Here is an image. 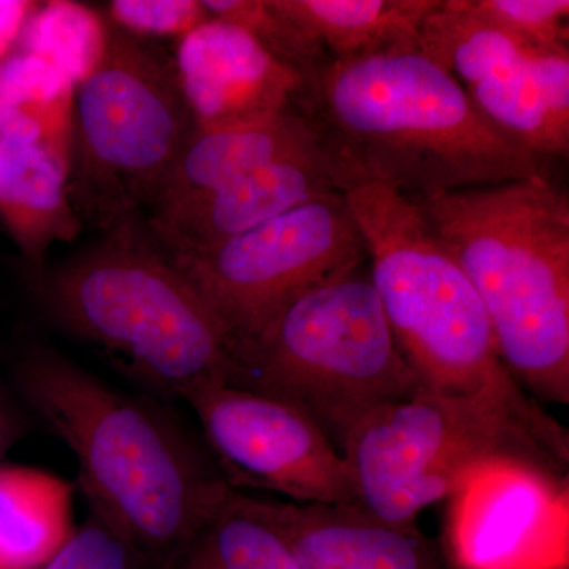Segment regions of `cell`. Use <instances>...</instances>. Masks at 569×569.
I'll use <instances>...</instances> for the list:
<instances>
[{
    "label": "cell",
    "mask_w": 569,
    "mask_h": 569,
    "mask_svg": "<svg viewBox=\"0 0 569 569\" xmlns=\"http://www.w3.org/2000/svg\"><path fill=\"white\" fill-rule=\"evenodd\" d=\"M32 7V2L24 0H0V59L20 36Z\"/></svg>",
    "instance_id": "cell-27"
},
{
    "label": "cell",
    "mask_w": 569,
    "mask_h": 569,
    "mask_svg": "<svg viewBox=\"0 0 569 569\" xmlns=\"http://www.w3.org/2000/svg\"><path fill=\"white\" fill-rule=\"evenodd\" d=\"M69 173V157L51 146L0 138V219L29 260L80 233Z\"/></svg>",
    "instance_id": "cell-17"
},
{
    "label": "cell",
    "mask_w": 569,
    "mask_h": 569,
    "mask_svg": "<svg viewBox=\"0 0 569 569\" xmlns=\"http://www.w3.org/2000/svg\"><path fill=\"white\" fill-rule=\"evenodd\" d=\"M323 134L301 108L222 129H197L183 146L149 213L209 192L282 157L325 146Z\"/></svg>",
    "instance_id": "cell-16"
},
{
    "label": "cell",
    "mask_w": 569,
    "mask_h": 569,
    "mask_svg": "<svg viewBox=\"0 0 569 569\" xmlns=\"http://www.w3.org/2000/svg\"><path fill=\"white\" fill-rule=\"evenodd\" d=\"M233 361L231 387L301 411L339 452L367 415L421 389L365 266L299 296Z\"/></svg>",
    "instance_id": "cell-6"
},
{
    "label": "cell",
    "mask_w": 569,
    "mask_h": 569,
    "mask_svg": "<svg viewBox=\"0 0 569 569\" xmlns=\"http://www.w3.org/2000/svg\"><path fill=\"white\" fill-rule=\"evenodd\" d=\"M449 568V567H448ZM449 569H452V568H449Z\"/></svg>",
    "instance_id": "cell-30"
},
{
    "label": "cell",
    "mask_w": 569,
    "mask_h": 569,
    "mask_svg": "<svg viewBox=\"0 0 569 569\" xmlns=\"http://www.w3.org/2000/svg\"><path fill=\"white\" fill-rule=\"evenodd\" d=\"M326 59L419 50L426 18L440 0H269Z\"/></svg>",
    "instance_id": "cell-18"
},
{
    "label": "cell",
    "mask_w": 569,
    "mask_h": 569,
    "mask_svg": "<svg viewBox=\"0 0 569 569\" xmlns=\"http://www.w3.org/2000/svg\"><path fill=\"white\" fill-rule=\"evenodd\" d=\"M186 402L231 488L272 490L295 503L355 505L342 452L301 411L231 385L200 389Z\"/></svg>",
    "instance_id": "cell-11"
},
{
    "label": "cell",
    "mask_w": 569,
    "mask_h": 569,
    "mask_svg": "<svg viewBox=\"0 0 569 569\" xmlns=\"http://www.w3.org/2000/svg\"><path fill=\"white\" fill-rule=\"evenodd\" d=\"M468 10L527 47L569 51L568 0H466Z\"/></svg>",
    "instance_id": "cell-24"
},
{
    "label": "cell",
    "mask_w": 569,
    "mask_h": 569,
    "mask_svg": "<svg viewBox=\"0 0 569 569\" xmlns=\"http://www.w3.org/2000/svg\"><path fill=\"white\" fill-rule=\"evenodd\" d=\"M201 539L233 569H302L282 538L242 505L233 489Z\"/></svg>",
    "instance_id": "cell-22"
},
{
    "label": "cell",
    "mask_w": 569,
    "mask_h": 569,
    "mask_svg": "<svg viewBox=\"0 0 569 569\" xmlns=\"http://www.w3.org/2000/svg\"><path fill=\"white\" fill-rule=\"evenodd\" d=\"M17 378L29 406L77 458L92 511L152 569H179L233 490L227 478L162 411L51 348L22 356Z\"/></svg>",
    "instance_id": "cell-2"
},
{
    "label": "cell",
    "mask_w": 569,
    "mask_h": 569,
    "mask_svg": "<svg viewBox=\"0 0 569 569\" xmlns=\"http://www.w3.org/2000/svg\"><path fill=\"white\" fill-rule=\"evenodd\" d=\"M179 569H233L224 565L216 553L209 549L203 539L198 538L194 542L193 548L187 553Z\"/></svg>",
    "instance_id": "cell-28"
},
{
    "label": "cell",
    "mask_w": 569,
    "mask_h": 569,
    "mask_svg": "<svg viewBox=\"0 0 569 569\" xmlns=\"http://www.w3.org/2000/svg\"><path fill=\"white\" fill-rule=\"evenodd\" d=\"M342 193L389 328L421 388L542 411L501 362L477 290L417 203L362 178Z\"/></svg>",
    "instance_id": "cell-5"
},
{
    "label": "cell",
    "mask_w": 569,
    "mask_h": 569,
    "mask_svg": "<svg viewBox=\"0 0 569 569\" xmlns=\"http://www.w3.org/2000/svg\"><path fill=\"white\" fill-rule=\"evenodd\" d=\"M413 203L477 290L516 383L568 403V193L538 174Z\"/></svg>",
    "instance_id": "cell-3"
},
{
    "label": "cell",
    "mask_w": 569,
    "mask_h": 569,
    "mask_svg": "<svg viewBox=\"0 0 569 569\" xmlns=\"http://www.w3.org/2000/svg\"><path fill=\"white\" fill-rule=\"evenodd\" d=\"M110 11L123 28L153 36H187L211 20L197 0H114Z\"/></svg>",
    "instance_id": "cell-26"
},
{
    "label": "cell",
    "mask_w": 569,
    "mask_h": 569,
    "mask_svg": "<svg viewBox=\"0 0 569 569\" xmlns=\"http://www.w3.org/2000/svg\"><path fill=\"white\" fill-rule=\"evenodd\" d=\"M71 531L69 486L44 471L0 467V569H40Z\"/></svg>",
    "instance_id": "cell-19"
},
{
    "label": "cell",
    "mask_w": 569,
    "mask_h": 569,
    "mask_svg": "<svg viewBox=\"0 0 569 569\" xmlns=\"http://www.w3.org/2000/svg\"><path fill=\"white\" fill-rule=\"evenodd\" d=\"M447 500L449 568H569L567 475L522 460H496Z\"/></svg>",
    "instance_id": "cell-12"
},
{
    "label": "cell",
    "mask_w": 569,
    "mask_h": 569,
    "mask_svg": "<svg viewBox=\"0 0 569 569\" xmlns=\"http://www.w3.org/2000/svg\"><path fill=\"white\" fill-rule=\"evenodd\" d=\"M351 179L350 170L325 144L149 213L142 227L170 260H179L208 252L298 206L342 193Z\"/></svg>",
    "instance_id": "cell-13"
},
{
    "label": "cell",
    "mask_w": 569,
    "mask_h": 569,
    "mask_svg": "<svg viewBox=\"0 0 569 569\" xmlns=\"http://www.w3.org/2000/svg\"><path fill=\"white\" fill-rule=\"evenodd\" d=\"M40 296L56 323L160 391L186 400L233 380V347L222 326L140 219L56 268Z\"/></svg>",
    "instance_id": "cell-4"
},
{
    "label": "cell",
    "mask_w": 569,
    "mask_h": 569,
    "mask_svg": "<svg viewBox=\"0 0 569 569\" xmlns=\"http://www.w3.org/2000/svg\"><path fill=\"white\" fill-rule=\"evenodd\" d=\"M212 20L249 32L279 61L307 77L326 56L305 33L272 9L269 0H203Z\"/></svg>",
    "instance_id": "cell-23"
},
{
    "label": "cell",
    "mask_w": 569,
    "mask_h": 569,
    "mask_svg": "<svg viewBox=\"0 0 569 569\" xmlns=\"http://www.w3.org/2000/svg\"><path fill=\"white\" fill-rule=\"evenodd\" d=\"M40 569H152L121 531L91 511Z\"/></svg>",
    "instance_id": "cell-25"
},
{
    "label": "cell",
    "mask_w": 569,
    "mask_h": 569,
    "mask_svg": "<svg viewBox=\"0 0 569 569\" xmlns=\"http://www.w3.org/2000/svg\"><path fill=\"white\" fill-rule=\"evenodd\" d=\"M222 326L233 351L318 284L367 261L343 193L310 201L223 244L171 260Z\"/></svg>",
    "instance_id": "cell-9"
},
{
    "label": "cell",
    "mask_w": 569,
    "mask_h": 569,
    "mask_svg": "<svg viewBox=\"0 0 569 569\" xmlns=\"http://www.w3.org/2000/svg\"><path fill=\"white\" fill-rule=\"evenodd\" d=\"M73 91L50 63L32 54L0 62V129L14 121L37 123L58 151L71 152Z\"/></svg>",
    "instance_id": "cell-21"
},
{
    "label": "cell",
    "mask_w": 569,
    "mask_h": 569,
    "mask_svg": "<svg viewBox=\"0 0 569 569\" xmlns=\"http://www.w3.org/2000/svg\"><path fill=\"white\" fill-rule=\"evenodd\" d=\"M239 496L282 538L302 569H449L443 552L417 526L385 522L355 505Z\"/></svg>",
    "instance_id": "cell-15"
},
{
    "label": "cell",
    "mask_w": 569,
    "mask_h": 569,
    "mask_svg": "<svg viewBox=\"0 0 569 569\" xmlns=\"http://www.w3.org/2000/svg\"><path fill=\"white\" fill-rule=\"evenodd\" d=\"M176 62L110 32L97 69L73 91L70 203L104 233L140 219L192 137Z\"/></svg>",
    "instance_id": "cell-8"
},
{
    "label": "cell",
    "mask_w": 569,
    "mask_h": 569,
    "mask_svg": "<svg viewBox=\"0 0 569 569\" xmlns=\"http://www.w3.org/2000/svg\"><path fill=\"white\" fill-rule=\"evenodd\" d=\"M418 48L460 82L508 140L546 163L567 159L569 51L527 47L471 13L466 0H440Z\"/></svg>",
    "instance_id": "cell-10"
},
{
    "label": "cell",
    "mask_w": 569,
    "mask_h": 569,
    "mask_svg": "<svg viewBox=\"0 0 569 569\" xmlns=\"http://www.w3.org/2000/svg\"><path fill=\"white\" fill-rule=\"evenodd\" d=\"M355 507L417 526L422 509L447 500L479 468L522 460L567 475L568 433L545 411L523 413L486 396L419 389L367 415L342 451Z\"/></svg>",
    "instance_id": "cell-7"
},
{
    "label": "cell",
    "mask_w": 569,
    "mask_h": 569,
    "mask_svg": "<svg viewBox=\"0 0 569 569\" xmlns=\"http://www.w3.org/2000/svg\"><path fill=\"white\" fill-rule=\"evenodd\" d=\"M299 104L353 178L408 200L550 174L419 50L326 59L307 74Z\"/></svg>",
    "instance_id": "cell-1"
},
{
    "label": "cell",
    "mask_w": 569,
    "mask_h": 569,
    "mask_svg": "<svg viewBox=\"0 0 569 569\" xmlns=\"http://www.w3.org/2000/svg\"><path fill=\"white\" fill-rule=\"evenodd\" d=\"M18 427H20V425H18L13 411L0 399V460H2L7 449L10 448V445L13 443L14 438H17Z\"/></svg>",
    "instance_id": "cell-29"
},
{
    "label": "cell",
    "mask_w": 569,
    "mask_h": 569,
    "mask_svg": "<svg viewBox=\"0 0 569 569\" xmlns=\"http://www.w3.org/2000/svg\"><path fill=\"white\" fill-rule=\"evenodd\" d=\"M174 62L197 129L244 126L301 108L306 78L228 22L211 18L183 36Z\"/></svg>",
    "instance_id": "cell-14"
},
{
    "label": "cell",
    "mask_w": 569,
    "mask_h": 569,
    "mask_svg": "<svg viewBox=\"0 0 569 569\" xmlns=\"http://www.w3.org/2000/svg\"><path fill=\"white\" fill-rule=\"evenodd\" d=\"M20 36L22 52L43 59L77 88L102 62L110 32L88 7L56 0L31 14Z\"/></svg>",
    "instance_id": "cell-20"
}]
</instances>
